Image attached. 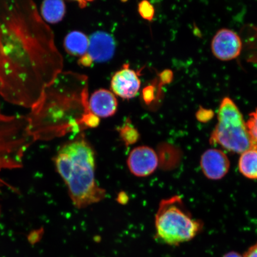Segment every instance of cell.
<instances>
[{"instance_id":"obj_1","label":"cell","mask_w":257,"mask_h":257,"mask_svg":"<svg viewBox=\"0 0 257 257\" xmlns=\"http://www.w3.org/2000/svg\"><path fill=\"white\" fill-rule=\"evenodd\" d=\"M54 32L35 3L0 0V95L31 108L62 72Z\"/></svg>"},{"instance_id":"obj_2","label":"cell","mask_w":257,"mask_h":257,"mask_svg":"<svg viewBox=\"0 0 257 257\" xmlns=\"http://www.w3.org/2000/svg\"><path fill=\"white\" fill-rule=\"evenodd\" d=\"M88 78L73 72H62L44 90L27 115L32 137L50 139L83 127L90 112Z\"/></svg>"},{"instance_id":"obj_3","label":"cell","mask_w":257,"mask_h":257,"mask_svg":"<svg viewBox=\"0 0 257 257\" xmlns=\"http://www.w3.org/2000/svg\"><path fill=\"white\" fill-rule=\"evenodd\" d=\"M54 162L76 207L84 208L104 200L105 191L95 179V152L84 135L64 144Z\"/></svg>"},{"instance_id":"obj_4","label":"cell","mask_w":257,"mask_h":257,"mask_svg":"<svg viewBox=\"0 0 257 257\" xmlns=\"http://www.w3.org/2000/svg\"><path fill=\"white\" fill-rule=\"evenodd\" d=\"M156 237L170 245H178L194 239L203 223L186 210L178 195L161 201L155 217Z\"/></svg>"},{"instance_id":"obj_5","label":"cell","mask_w":257,"mask_h":257,"mask_svg":"<svg viewBox=\"0 0 257 257\" xmlns=\"http://www.w3.org/2000/svg\"><path fill=\"white\" fill-rule=\"evenodd\" d=\"M210 143L240 154L251 149L246 121L229 96H226L221 102L217 112V123L211 134Z\"/></svg>"},{"instance_id":"obj_6","label":"cell","mask_w":257,"mask_h":257,"mask_svg":"<svg viewBox=\"0 0 257 257\" xmlns=\"http://www.w3.org/2000/svg\"><path fill=\"white\" fill-rule=\"evenodd\" d=\"M211 48L216 59L227 62L240 56L242 50V42L236 32L230 29L222 28L214 35Z\"/></svg>"},{"instance_id":"obj_7","label":"cell","mask_w":257,"mask_h":257,"mask_svg":"<svg viewBox=\"0 0 257 257\" xmlns=\"http://www.w3.org/2000/svg\"><path fill=\"white\" fill-rule=\"evenodd\" d=\"M159 163V156L152 148L140 146L131 151L127 160L130 172L134 176L143 178L156 171Z\"/></svg>"},{"instance_id":"obj_8","label":"cell","mask_w":257,"mask_h":257,"mask_svg":"<svg viewBox=\"0 0 257 257\" xmlns=\"http://www.w3.org/2000/svg\"><path fill=\"white\" fill-rule=\"evenodd\" d=\"M200 165L205 176L213 181L224 178L230 166L226 154L218 149H209L205 152L201 157Z\"/></svg>"},{"instance_id":"obj_9","label":"cell","mask_w":257,"mask_h":257,"mask_svg":"<svg viewBox=\"0 0 257 257\" xmlns=\"http://www.w3.org/2000/svg\"><path fill=\"white\" fill-rule=\"evenodd\" d=\"M141 87L137 73L124 64L123 68L115 73L111 79V88L115 95L124 99L135 97Z\"/></svg>"},{"instance_id":"obj_10","label":"cell","mask_w":257,"mask_h":257,"mask_svg":"<svg viewBox=\"0 0 257 257\" xmlns=\"http://www.w3.org/2000/svg\"><path fill=\"white\" fill-rule=\"evenodd\" d=\"M115 48L113 38L104 32L98 31L90 38L87 53L93 61L104 62L113 57Z\"/></svg>"},{"instance_id":"obj_11","label":"cell","mask_w":257,"mask_h":257,"mask_svg":"<svg viewBox=\"0 0 257 257\" xmlns=\"http://www.w3.org/2000/svg\"><path fill=\"white\" fill-rule=\"evenodd\" d=\"M117 105L113 93L105 89L95 91L89 99L90 111L98 117L112 116L117 111Z\"/></svg>"},{"instance_id":"obj_12","label":"cell","mask_w":257,"mask_h":257,"mask_svg":"<svg viewBox=\"0 0 257 257\" xmlns=\"http://www.w3.org/2000/svg\"><path fill=\"white\" fill-rule=\"evenodd\" d=\"M64 47L70 55L82 57L88 52L89 39L82 32L73 31L67 35Z\"/></svg>"},{"instance_id":"obj_13","label":"cell","mask_w":257,"mask_h":257,"mask_svg":"<svg viewBox=\"0 0 257 257\" xmlns=\"http://www.w3.org/2000/svg\"><path fill=\"white\" fill-rule=\"evenodd\" d=\"M66 14V5L63 1L48 0L42 3L41 16L46 23L55 24L62 20Z\"/></svg>"},{"instance_id":"obj_14","label":"cell","mask_w":257,"mask_h":257,"mask_svg":"<svg viewBox=\"0 0 257 257\" xmlns=\"http://www.w3.org/2000/svg\"><path fill=\"white\" fill-rule=\"evenodd\" d=\"M238 168L245 178L257 179V150L250 149L241 154Z\"/></svg>"},{"instance_id":"obj_15","label":"cell","mask_w":257,"mask_h":257,"mask_svg":"<svg viewBox=\"0 0 257 257\" xmlns=\"http://www.w3.org/2000/svg\"><path fill=\"white\" fill-rule=\"evenodd\" d=\"M118 131L122 140L127 145L136 143L139 140L140 134L132 125L130 120H127L123 126L118 128Z\"/></svg>"},{"instance_id":"obj_16","label":"cell","mask_w":257,"mask_h":257,"mask_svg":"<svg viewBox=\"0 0 257 257\" xmlns=\"http://www.w3.org/2000/svg\"><path fill=\"white\" fill-rule=\"evenodd\" d=\"M246 124L251 144V149L257 150V108L250 112Z\"/></svg>"},{"instance_id":"obj_17","label":"cell","mask_w":257,"mask_h":257,"mask_svg":"<svg viewBox=\"0 0 257 257\" xmlns=\"http://www.w3.org/2000/svg\"><path fill=\"white\" fill-rule=\"evenodd\" d=\"M138 12L141 17L148 21H152L154 18V8L151 3L147 1H143L138 5Z\"/></svg>"},{"instance_id":"obj_18","label":"cell","mask_w":257,"mask_h":257,"mask_svg":"<svg viewBox=\"0 0 257 257\" xmlns=\"http://www.w3.org/2000/svg\"><path fill=\"white\" fill-rule=\"evenodd\" d=\"M82 123L86 127H96L99 123V118L91 111L88 112L83 118Z\"/></svg>"},{"instance_id":"obj_19","label":"cell","mask_w":257,"mask_h":257,"mask_svg":"<svg viewBox=\"0 0 257 257\" xmlns=\"http://www.w3.org/2000/svg\"><path fill=\"white\" fill-rule=\"evenodd\" d=\"M196 116L199 121L206 122L213 116V112L208 109L200 107L196 114Z\"/></svg>"},{"instance_id":"obj_20","label":"cell","mask_w":257,"mask_h":257,"mask_svg":"<svg viewBox=\"0 0 257 257\" xmlns=\"http://www.w3.org/2000/svg\"><path fill=\"white\" fill-rule=\"evenodd\" d=\"M143 98L146 103L149 104L154 99V87L153 86H148L145 88L143 92Z\"/></svg>"},{"instance_id":"obj_21","label":"cell","mask_w":257,"mask_h":257,"mask_svg":"<svg viewBox=\"0 0 257 257\" xmlns=\"http://www.w3.org/2000/svg\"><path fill=\"white\" fill-rule=\"evenodd\" d=\"M93 62H94V61H93L92 58L89 56L88 53L85 54L84 56L80 57L78 61V63L80 64V66L83 67L91 66Z\"/></svg>"},{"instance_id":"obj_22","label":"cell","mask_w":257,"mask_h":257,"mask_svg":"<svg viewBox=\"0 0 257 257\" xmlns=\"http://www.w3.org/2000/svg\"><path fill=\"white\" fill-rule=\"evenodd\" d=\"M243 257H257V243L246 250Z\"/></svg>"},{"instance_id":"obj_23","label":"cell","mask_w":257,"mask_h":257,"mask_svg":"<svg viewBox=\"0 0 257 257\" xmlns=\"http://www.w3.org/2000/svg\"><path fill=\"white\" fill-rule=\"evenodd\" d=\"M223 257H243L236 252H230L226 253Z\"/></svg>"}]
</instances>
